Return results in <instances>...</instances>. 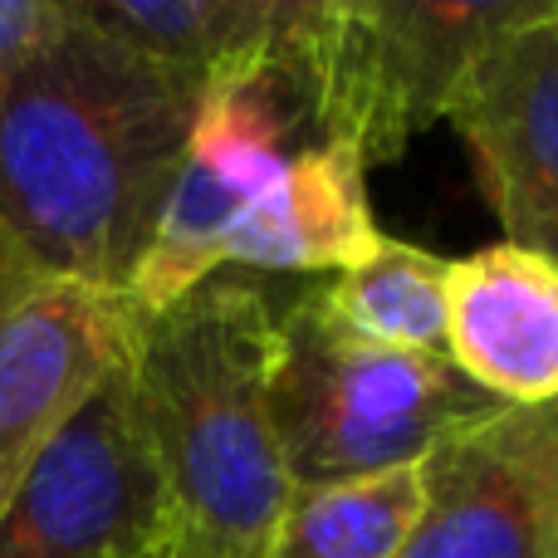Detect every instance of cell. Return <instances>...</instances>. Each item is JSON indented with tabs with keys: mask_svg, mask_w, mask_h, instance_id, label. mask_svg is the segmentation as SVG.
Instances as JSON below:
<instances>
[{
	"mask_svg": "<svg viewBox=\"0 0 558 558\" xmlns=\"http://www.w3.org/2000/svg\"><path fill=\"white\" fill-rule=\"evenodd\" d=\"M544 0H318V137L363 162H397L412 137L451 118L471 64Z\"/></svg>",
	"mask_w": 558,
	"mask_h": 558,
	"instance_id": "cell-4",
	"label": "cell"
},
{
	"mask_svg": "<svg viewBox=\"0 0 558 558\" xmlns=\"http://www.w3.org/2000/svg\"><path fill=\"white\" fill-rule=\"evenodd\" d=\"M446 357L500 407L558 402V265L510 241L451 260Z\"/></svg>",
	"mask_w": 558,
	"mask_h": 558,
	"instance_id": "cell-9",
	"label": "cell"
},
{
	"mask_svg": "<svg viewBox=\"0 0 558 558\" xmlns=\"http://www.w3.org/2000/svg\"><path fill=\"white\" fill-rule=\"evenodd\" d=\"M29 279H39V275H29V270H25V260H20V255L10 251L5 231H0V304H5V299L15 294L20 284H29Z\"/></svg>",
	"mask_w": 558,
	"mask_h": 558,
	"instance_id": "cell-15",
	"label": "cell"
},
{
	"mask_svg": "<svg viewBox=\"0 0 558 558\" xmlns=\"http://www.w3.org/2000/svg\"><path fill=\"white\" fill-rule=\"evenodd\" d=\"M451 123L510 245L558 265V0L485 45Z\"/></svg>",
	"mask_w": 558,
	"mask_h": 558,
	"instance_id": "cell-7",
	"label": "cell"
},
{
	"mask_svg": "<svg viewBox=\"0 0 558 558\" xmlns=\"http://www.w3.org/2000/svg\"><path fill=\"white\" fill-rule=\"evenodd\" d=\"M294 0H78L104 35L202 88L255 69L279 45Z\"/></svg>",
	"mask_w": 558,
	"mask_h": 558,
	"instance_id": "cell-11",
	"label": "cell"
},
{
	"mask_svg": "<svg viewBox=\"0 0 558 558\" xmlns=\"http://www.w3.org/2000/svg\"><path fill=\"white\" fill-rule=\"evenodd\" d=\"M387 235L367 202V162L353 143H318L284 162L255 196L226 245V270L245 275H348Z\"/></svg>",
	"mask_w": 558,
	"mask_h": 558,
	"instance_id": "cell-10",
	"label": "cell"
},
{
	"mask_svg": "<svg viewBox=\"0 0 558 558\" xmlns=\"http://www.w3.org/2000/svg\"><path fill=\"white\" fill-rule=\"evenodd\" d=\"M162 475L128 373H118L0 500V558H162Z\"/></svg>",
	"mask_w": 558,
	"mask_h": 558,
	"instance_id": "cell-5",
	"label": "cell"
},
{
	"mask_svg": "<svg viewBox=\"0 0 558 558\" xmlns=\"http://www.w3.org/2000/svg\"><path fill=\"white\" fill-rule=\"evenodd\" d=\"M206 88L78 10L0 98V231L29 275L128 289Z\"/></svg>",
	"mask_w": 558,
	"mask_h": 558,
	"instance_id": "cell-1",
	"label": "cell"
},
{
	"mask_svg": "<svg viewBox=\"0 0 558 558\" xmlns=\"http://www.w3.org/2000/svg\"><path fill=\"white\" fill-rule=\"evenodd\" d=\"M544 416H549V446H554V514H558V402L544 407Z\"/></svg>",
	"mask_w": 558,
	"mask_h": 558,
	"instance_id": "cell-16",
	"label": "cell"
},
{
	"mask_svg": "<svg viewBox=\"0 0 558 558\" xmlns=\"http://www.w3.org/2000/svg\"><path fill=\"white\" fill-rule=\"evenodd\" d=\"M500 412L451 357L348 338L318 308L314 279L284 294L275 432L294 485H343L422 465L436 446Z\"/></svg>",
	"mask_w": 558,
	"mask_h": 558,
	"instance_id": "cell-3",
	"label": "cell"
},
{
	"mask_svg": "<svg viewBox=\"0 0 558 558\" xmlns=\"http://www.w3.org/2000/svg\"><path fill=\"white\" fill-rule=\"evenodd\" d=\"M74 20V5L64 0H0V98L10 94L29 59H39L64 25Z\"/></svg>",
	"mask_w": 558,
	"mask_h": 558,
	"instance_id": "cell-14",
	"label": "cell"
},
{
	"mask_svg": "<svg viewBox=\"0 0 558 558\" xmlns=\"http://www.w3.org/2000/svg\"><path fill=\"white\" fill-rule=\"evenodd\" d=\"M397 558H558L544 407H505L426 456V510Z\"/></svg>",
	"mask_w": 558,
	"mask_h": 558,
	"instance_id": "cell-8",
	"label": "cell"
},
{
	"mask_svg": "<svg viewBox=\"0 0 558 558\" xmlns=\"http://www.w3.org/2000/svg\"><path fill=\"white\" fill-rule=\"evenodd\" d=\"M446 284L451 260L383 241L377 255L338 279H314V299L348 338L397 353L446 357Z\"/></svg>",
	"mask_w": 558,
	"mask_h": 558,
	"instance_id": "cell-13",
	"label": "cell"
},
{
	"mask_svg": "<svg viewBox=\"0 0 558 558\" xmlns=\"http://www.w3.org/2000/svg\"><path fill=\"white\" fill-rule=\"evenodd\" d=\"M426 510V461L343 485H294L260 558H397Z\"/></svg>",
	"mask_w": 558,
	"mask_h": 558,
	"instance_id": "cell-12",
	"label": "cell"
},
{
	"mask_svg": "<svg viewBox=\"0 0 558 558\" xmlns=\"http://www.w3.org/2000/svg\"><path fill=\"white\" fill-rule=\"evenodd\" d=\"M128 289L29 279L0 304V500L25 465L113 383L137 348Z\"/></svg>",
	"mask_w": 558,
	"mask_h": 558,
	"instance_id": "cell-6",
	"label": "cell"
},
{
	"mask_svg": "<svg viewBox=\"0 0 558 558\" xmlns=\"http://www.w3.org/2000/svg\"><path fill=\"white\" fill-rule=\"evenodd\" d=\"M284 299L221 270L162 314H143L128 367L167 495L162 558H260L294 481L275 432Z\"/></svg>",
	"mask_w": 558,
	"mask_h": 558,
	"instance_id": "cell-2",
	"label": "cell"
}]
</instances>
